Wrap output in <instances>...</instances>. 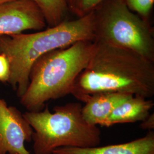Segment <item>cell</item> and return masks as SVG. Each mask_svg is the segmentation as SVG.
<instances>
[{
  "label": "cell",
  "instance_id": "cell-3",
  "mask_svg": "<svg viewBox=\"0 0 154 154\" xmlns=\"http://www.w3.org/2000/svg\"><path fill=\"white\" fill-rule=\"evenodd\" d=\"M94 41L83 40L53 50L35 61L29 84L20 98L27 111L44 110L46 102L72 94L77 77L87 67L94 50Z\"/></svg>",
  "mask_w": 154,
  "mask_h": 154
},
{
  "label": "cell",
  "instance_id": "cell-12",
  "mask_svg": "<svg viewBox=\"0 0 154 154\" xmlns=\"http://www.w3.org/2000/svg\"><path fill=\"white\" fill-rule=\"evenodd\" d=\"M68 11L77 18L86 16L105 0H66Z\"/></svg>",
  "mask_w": 154,
  "mask_h": 154
},
{
  "label": "cell",
  "instance_id": "cell-2",
  "mask_svg": "<svg viewBox=\"0 0 154 154\" xmlns=\"http://www.w3.org/2000/svg\"><path fill=\"white\" fill-rule=\"evenodd\" d=\"M83 40L95 41L93 12L35 33L0 36V53L7 57L11 65L8 82L18 97L27 90L31 67L40 57Z\"/></svg>",
  "mask_w": 154,
  "mask_h": 154
},
{
  "label": "cell",
  "instance_id": "cell-8",
  "mask_svg": "<svg viewBox=\"0 0 154 154\" xmlns=\"http://www.w3.org/2000/svg\"><path fill=\"white\" fill-rule=\"evenodd\" d=\"M132 96L129 94L103 91L89 95L82 106L83 118L91 125L102 126L116 106Z\"/></svg>",
  "mask_w": 154,
  "mask_h": 154
},
{
  "label": "cell",
  "instance_id": "cell-16",
  "mask_svg": "<svg viewBox=\"0 0 154 154\" xmlns=\"http://www.w3.org/2000/svg\"><path fill=\"white\" fill-rule=\"evenodd\" d=\"M15 1V0H0V4L9 2H11V1Z\"/></svg>",
  "mask_w": 154,
  "mask_h": 154
},
{
  "label": "cell",
  "instance_id": "cell-14",
  "mask_svg": "<svg viewBox=\"0 0 154 154\" xmlns=\"http://www.w3.org/2000/svg\"><path fill=\"white\" fill-rule=\"evenodd\" d=\"M11 74V65L5 55L0 53V82H8Z\"/></svg>",
  "mask_w": 154,
  "mask_h": 154
},
{
  "label": "cell",
  "instance_id": "cell-9",
  "mask_svg": "<svg viewBox=\"0 0 154 154\" xmlns=\"http://www.w3.org/2000/svg\"><path fill=\"white\" fill-rule=\"evenodd\" d=\"M52 154H154V132L127 143L90 148L61 147Z\"/></svg>",
  "mask_w": 154,
  "mask_h": 154
},
{
  "label": "cell",
  "instance_id": "cell-5",
  "mask_svg": "<svg viewBox=\"0 0 154 154\" xmlns=\"http://www.w3.org/2000/svg\"><path fill=\"white\" fill-rule=\"evenodd\" d=\"M95 41L129 50L154 62V33L125 0H105L93 11Z\"/></svg>",
  "mask_w": 154,
  "mask_h": 154
},
{
  "label": "cell",
  "instance_id": "cell-4",
  "mask_svg": "<svg viewBox=\"0 0 154 154\" xmlns=\"http://www.w3.org/2000/svg\"><path fill=\"white\" fill-rule=\"evenodd\" d=\"M82 105L70 102L56 106L51 112L48 106L38 112H25L23 116L33 128L34 154H52L61 147L90 148L101 142L97 126L88 123L83 118Z\"/></svg>",
  "mask_w": 154,
  "mask_h": 154
},
{
  "label": "cell",
  "instance_id": "cell-13",
  "mask_svg": "<svg viewBox=\"0 0 154 154\" xmlns=\"http://www.w3.org/2000/svg\"><path fill=\"white\" fill-rule=\"evenodd\" d=\"M128 9L135 12L142 19L148 21V17L154 5V0H125Z\"/></svg>",
  "mask_w": 154,
  "mask_h": 154
},
{
  "label": "cell",
  "instance_id": "cell-15",
  "mask_svg": "<svg viewBox=\"0 0 154 154\" xmlns=\"http://www.w3.org/2000/svg\"><path fill=\"white\" fill-rule=\"evenodd\" d=\"M142 129L144 130L152 131L154 129V114H150L149 116L145 119L140 125Z\"/></svg>",
  "mask_w": 154,
  "mask_h": 154
},
{
  "label": "cell",
  "instance_id": "cell-11",
  "mask_svg": "<svg viewBox=\"0 0 154 154\" xmlns=\"http://www.w3.org/2000/svg\"><path fill=\"white\" fill-rule=\"evenodd\" d=\"M42 11L46 24L53 27L66 20L68 11L66 0H33Z\"/></svg>",
  "mask_w": 154,
  "mask_h": 154
},
{
  "label": "cell",
  "instance_id": "cell-6",
  "mask_svg": "<svg viewBox=\"0 0 154 154\" xmlns=\"http://www.w3.org/2000/svg\"><path fill=\"white\" fill-rule=\"evenodd\" d=\"M33 132L21 112L0 98V154H30L25 142L32 141Z\"/></svg>",
  "mask_w": 154,
  "mask_h": 154
},
{
  "label": "cell",
  "instance_id": "cell-7",
  "mask_svg": "<svg viewBox=\"0 0 154 154\" xmlns=\"http://www.w3.org/2000/svg\"><path fill=\"white\" fill-rule=\"evenodd\" d=\"M44 17L33 0H15L0 4V36L33 30H42Z\"/></svg>",
  "mask_w": 154,
  "mask_h": 154
},
{
  "label": "cell",
  "instance_id": "cell-10",
  "mask_svg": "<svg viewBox=\"0 0 154 154\" xmlns=\"http://www.w3.org/2000/svg\"><path fill=\"white\" fill-rule=\"evenodd\" d=\"M154 106L151 99L132 95L116 107L102 126L143 121L150 114Z\"/></svg>",
  "mask_w": 154,
  "mask_h": 154
},
{
  "label": "cell",
  "instance_id": "cell-1",
  "mask_svg": "<svg viewBox=\"0 0 154 154\" xmlns=\"http://www.w3.org/2000/svg\"><path fill=\"white\" fill-rule=\"evenodd\" d=\"M87 67L74 84L72 94L84 102L93 94L112 91L145 98L154 95V62L129 50L94 41Z\"/></svg>",
  "mask_w": 154,
  "mask_h": 154
}]
</instances>
